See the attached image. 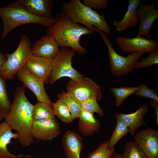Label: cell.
<instances>
[{
  "label": "cell",
  "instance_id": "6da1fadb",
  "mask_svg": "<svg viewBox=\"0 0 158 158\" xmlns=\"http://www.w3.org/2000/svg\"><path fill=\"white\" fill-rule=\"evenodd\" d=\"M34 105L28 99L25 94V88L17 87L16 90L10 111L5 118L11 128L19 135L20 144L26 147L33 143L34 138L32 130L34 120Z\"/></svg>",
  "mask_w": 158,
  "mask_h": 158
},
{
  "label": "cell",
  "instance_id": "7a4b0ae2",
  "mask_svg": "<svg viewBox=\"0 0 158 158\" xmlns=\"http://www.w3.org/2000/svg\"><path fill=\"white\" fill-rule=\"evenodd\" d=\"M55 19V23L47 28L46 34L53 37L61 47H69L80 54H85L87 51L80 44V39L83 35L94 32L85 26L74 23L62 13L56 15Z\"/></svg>",
  "mask_w": 158,
  "mask_h": 158
},
{
  "label": "cell",
  "instance_id": "3957f363",
  "mask_svg": "<svg viewBox=\"0 0 158 158\" xmlns=\"http://www.w3.org/2000/svg\"><path fill=\"white\" fill-rule=\"evenodd\" d=\"M0 17L3 23L2 38L4 39L13 30L24 24L35 23L46 27H51L55 23L52 17H43L31 13L20 0L0 8Z\"/></svg>",
  "mask_w": 158,
  "mask_h": 158
},
{
  "label": "cell",
  "instance_id": "277c9868",
  "mask_svg": "<svg viewBox=\"0 0 158 158\" xmlns=\"http://www.w3.org/2000/svg\"><path fill=\"white\" fill-rule=\"evenodd\" d=\"M62 13L73 22L80 23L96 32L93 26L105 34L111 33V29L105 18L104 12L99 15L96 11L85 5L79 0H71L62 5Z\"/></svg>",
  "mask_w": 158,
  "mask_h": 158
},
{
  "label": "cell",
  "instance_id": "5b68a950",
  "mask_svg": "<svg viewBox=\"0 0 158 158\" xmlns=\"http://www.w3.org/2000/svg\"><path fill=\"white\" fill-rule=\"evenodd\" d=\"M94 30L98 32L102 37L108 50L110 70L115 76H120L127 74L135 68L138 61L143 53L135 51L126 57L118 54L113 48L112 43L103 32L96 27Z\"/></svg>",
  "mask_w": 158,
  "mask_h": 158
},
{
  "label": "cell",
  "instance_id": "8992f818",
  "mask_svg": "<svg viewBox=\"0 0 158 158\" xmlns=\"http://www.w3.org/2000/svg\"><path fill=\"white\" fill-rule=\"evenodd\" d=\"M31 47L29 37L22 35L18 47L13 53L6 55L7 60L0 68V74L5 80L13 79L25 65L32 55Z\"/></svg>",
  "mask_w": 158,
  "mask_h": 158
},
{
  "label": "cell",
  "instance_id": "52a82bcc",
  "mask_svg": "<svg viewBox=\"0 0 158 158\" xmlns=\"http://www.w3.org/2000/svg\"><path fill=\"white\" fill-rule=\"evenodd\" d=\"M75 52L69 47H61L58 54L52 59V70L49 84H53L62 77H68L77 81L84 77L72 66V60Z\"/></svg>",
  "mask_w": 158,
  "mask_h": 158
},
{
  "label": "cell",
  "instance_id": "ba28073f",
  "mask_svg": "<svg viewBox=\"0 0 158 158\" xmlns=\"http://www.w3.org/2000/svg\"><path fill=\"white\" fill-rule=\"evenodd\" d=\"M66 90L78 103L89 100H100L102 91L98 85L90 78L83 77L78 80H70Z\"/></svg>",
  "mask_w": 158,
  "mask_h": 158
},
{
  "label": "cell",
  "instance_id": "9c48e42d",
  "mask_svg": "<svg viewBox=\"0 0 158 158\" xmlns=\"http://www.w3.org/2000/svg\"><path fill=\"white\" fill-rule=\"evenodd\" d=\"M158 5L157 0L146 5L140 3L137 9V15L140 25L138 29L137 36L144 35L147 39H152V35L151 30L153 23L158 18V9L155 7Z\"/></svg>",
  "mask_w": 158,
  "mask_h": 158
},
{
  "label": "cell",
  "instance_id": "30bf717a",
  "mask_svg": "<svg viewBox=\"0 0 158 158\" xmlns=\"http://www.w3.org/2000/svg\"><path fill=\"white\" fill-rule=\"evenodd\" d=\"M117 45L125 53L139 51L150 53L158 49V42L153 39H147L140 36L127 38L118 36L116 39Z\"/></svg>",
  "mask_w": 158,
  "mask_h": 158
},
{
  "label": "cell",
  "instance_id": "8fae6325",
  "mask_svg": "<svg viewBox=\"0 0 158 158\" xmlns=\"http://www.w3.org/2000/svg\"><path fill=\"white\" fill-rule=\"evenodd\" d=\"M16 75L23 83V87L29 88L34 94L37 102L48 104L52 103L45 91L44 81L36 76L24 66Z\"/></svg>",
  "mask_w": 158,
  "mask_h": 158
},
{
  "label": "cell",
  "instance_id": "7c38bea8",
  "mask_svg": "<svg viewBox=\"0 0 158 158\" xmlns=\"http://www.w3.org/2000/svg\"><path fill=\"white\" fill-rule=\"evenodd\" d=\"M134 142L147 158H158V130L149 127L135 134Z\"/></svg>",
  "mask_w": 158,
  "mask_h": 158
},
{
  "label": "cell",
  "instance_id": "4fadbf2b",
  "mask_svg": "<svg viewBox=\"0 0 158 158\" xmlns=\"http://www.w3.org/2000/svg\"><path fill=\"white\" fill-rule=\"evenodd\" d=\"M32 133L34 138L37 140H51L60 133V124L56 119L52 118L34 121Z\"/></svg>",
  "mask_w": 158,
  "mask_h": 158
},
{
  "label": "cell",
  "instance_id": "5bb4252c",
  "mask_svg": "<svg viewBox=\"0 0 158 158\" xmlns=\"http://www.w3.org/2000/svg\"><path fill=\"white\" fill-rule=\"evenodd\" d=\"M57 42L48 34L42 36L33 44L31 48L32 55L53 59L59 53L60 49Z\"/></svg>",
  "mask_w": 158,
  "mask_h": 158
},
{
  "label": "cell",
  "instance_id": "9a60e30c",
  "mask_svg": "<svg viewBox=\"0 0 158 158\" xmlns=\"http://www.w3.org/2000/svg\"><path fill=\"white\" fill-rule=\"evenodd\" d=\"M52 59L31 55L24 66L44 83L48 84L52 70Z\"/></svg>",
  "mask_w": 158,
  "mask_h": 158
},
{
  "label": "cell",
  "instance_id": "2e32d148",
  "mask_svg": "<svg viewBox=\"0 0 158 158\" xmlns=\"http://www.w3.org/2000/svg\"><path fill=\"white\" fill-rule=\"evenodd\" d=\"M148 111V106L146 104L132 113L116 114H115V118L116 120L122 121L129 128L130 135L134 136L139 127L145 124L144 117Z\"/></svg>",
  "mask_w": 158,
  "mask_h": 158
},
{
  "label": "cell",
  "instance_id": "e0dca14e",
  "mask_svg": "<svg viewBox=\"0 0 158 158\" xmlns=\"http://www.w3.org/2000/svg\"><path fill=\"white\" fill-rule=\"evenodd\" d=\"M62 144L67 158H80L84 144L80 135L71 130H67L63 137Z\"/></svg>",
  "mask_w": 158,
  "mask_h": 158
},
{
  "label": "cell",
  "instance_id": "ac0fdd59",
  "mask_svg": "<svg viewBox=\"0 0 158 158\" xmlns=\"http://www.w3.org/2000/svg\"><path fill=\"white\" fill-rule=\"evenodd\" d=\"M12 130L6 121L0 123V158H31V156L23 154L16 155L11 154L8 151L7 146L12 143L11 140L18 139L19 137L18 133H13Z\"/></svg>",
  "mask_w": 158,
  "mask_h": 158
},
{
  "label": "cell",
  "instance_id": "d6986e66",
  "mask_svg": "<svg viewBox=\"0 0 158 158\" xmlns=\"http://www.w3.org/2000/svg\"><path fill=\"white\" fill-rule=\"evenodd\" d=\"M127 10L123 19L120 21L114 19L113 22L116 27L115 30L121 32L132 27H135L138 23L137 9L140 3V0H128Z\"/></svg>",
  "mask_w": 158,
  "mask_h": 158
},
{
  "label": "cell",
  "instance_id": "ffe728a7",
  "mask_svg": "<svg viewBox=\"0 0 158 158\" xmlns=\"http://www.w3.org/2000/svg\"><path fill=\"white\" fill-rule=\"evenodd\" d=\"M78 118V131L83 136H92L100 130V121L95 117L94 114L81 111Z\"/></svg>",
  "mask_w": 158,
  "mask_h": 158
},
{
  "label": "cell",
  "instance_id": "44dd1931",
  "mask_svg": "<svg viewBox=\"0 0 158 158\" xmlns=\"http://www.w3.org/2000/svg\"><path fill=\"white\" fill-rule=\"evenodd\" d=\"M34 15L40 17H50L53 7L51 0H20Z\"/></svg>",
  "mask_w": 158,
  "mask_h": 158
},
{
  "label": "cell",
  "instance_id": "7402d4cb",
  "mask_svg": "<svg viewBox=\"0 0 158 158\" xmlns=\"http://www.w3.org/2000/svg\"><path fill=\"white\" fill-rule=\"evenodd\" d=\"M33 118L34 121L47 118L56 119L53 103L48 104L37 102L34 106Z\"/></svg>",
  "mask_w": 158,
  "mask_h": 158
},
{
  "label": "cell",
  "instance_id": "603a6c76",
  "mask_svg": "<svg viewBox=\"0 0 158 158\" xmlns=\"http://www.w3.org/2000/svg\"><path fill=\"white\" fill-rule=\"evenodd\" d=\"M6 80L0 74V116L4 119L9 114L12 104L7 93Z\"/></svg>",
  "mask_w": 158,
  "mask_h": 158
},
{
  "label": "cell",
  "instance_id": "cb8c5ba5",
  "mask_svg": "<svg viewBox=\"0 0 158 158\" xmlns=\"http://www.w3.org/2000/svg\"><path fill=\"white\" fill-rule=\"evenodd\" d=\"M57 96L67 106L74 119L78 118L81 111L80 106L71 95L67 92L63 91L58 93Z\"/></svg>",
  "mask_w": 158,
  "mask_h": 158
},
{
  "label": "cell",
  "instance_id": "d4e9b609",
  "mask_svg": "<svg viewBox=\"0 0 158 158\" xmlns=\"http://www.w3.org/2000/svg\"><path fill=\"white\" fill-rule=\"evenodd\" d=\"M53 107L55 115L63 122L68 124L74 120L71 112L66 105L58 99L53 103Z\"/></svg>",
  "mask_w": 158,
  "mask_h": 158
},
{
  "label": "cell",
  "instance_id": "484cf974",
  "mask_svg": "<svg viewBox=\"0 0 158 158\" xmlns=\"http://www.w3.org/2000/svg\"><path fill=\"white\" fill-rule=\"evenodd\" d=\"M122 158H147L134 141L127 142L123 147Z\"/></svg>",
  "mask_w": 158,
  "mask_h": 158
},
{
  "label": "cell",
  "instance_id": "4316f807",
  "mask_svg": "<svg viewBox=\"0 0 158 158\" xmlns=\"http://www.w3.org/2000/svg\"><path fill=\"white\" fill-rule=\"evenodd\" d=\"M137 87H121L119 88L111 87L110 89L116 98V106H122L123 102L129 96L135 94Z\"/></svg>",
  "mask_w": 158,
  "mask_h": 158
},
{
  "label": "cell",
  "instance_id": "83f0119b",
  "mask_svg": "<svg viewBox=\"0 0 158 158\" xmlns=\"http://www.w3.org/2000/svg\"><path fill=\"white\" fill-rule=\"evenodd\" d=\"M114 148L109 146V140L102 143L96 149L90 153L86 158H113Z\"/></svg>",
  "mask_w": 158,
  "mask_h": 158
},
{
  "label": "cell",
  "instance_id": "f1b7e54d",
  "mask_svg": "<svg viewBox=\"0 0 158 158\" xmlns=\"http://www.w3.org/2000/svg\"><path fill=\"white\" fill-rule=\"evenodd\" d=\"M116 121V127L109 140V146L110 148H114L119 140L129 132V128L122 121L119 120Z\"/></svg>",
  "mask_w": 158,
  "mask_h": 158
},
{
  "label": "cell",
  "instance_id": "f546056e",
  "mask_svg": "<svg viewBox=\"0 0 158 158\" xmlns=\"http://www.w3.org/2000/svg\"><path fill=\"white\" fill-rule=\"evenodd\" d=\"M81 111H84L94 114H98L100 116H104L103 109L95 100H89L78 103Z\"/></svg>",
  "mask_w": 158,
  "mask_h": 158
},
{
  "label": "cell",
  "instance_id": "4dcf8cb0",
  "mask_svg": "<svg viewBox=\"0 0 158 158\" xmlns=\"http://www.w3.org/2000/svg\"><path fill=\"white\" fill-rule=\"evenodd\" d=\"M135 94L138 96L150 99L152 101L158 103L156 91L150 87L146 83H142L137 87Z\"/></svg>",
  "mask_w": 158,
  "mask_h": 158
},
{
  "label": "cell",
  "instance_id": "1f68e13d",
  "mask_svg": "<svg viewBox=\"0 0 158 158\" xmlns=\"http://www.w3.org/2000/svg\"><path fill=\"white\" fill-rule=\"evenodd\" d=\"M158 63V49L149 53V55L142 58L138 62L136 68H142L149 67Z\"/></svg>",
  "mask_w": 158,
  "mask_h": 158
},
{
  "label": "cell",
  "instance_id": "d6a6232c",
  "mask_svg": "<svg viewBox=\"0 0 158 158\" xmlns=\"http://www.w3.org/2000/svg\"><path fill=\"white\" fill-rule=\"evenodd\" d=\"M83 4L92 9H105L109 6L108 0H83Z\"/></svg>",
  "mask_w": 158,
  "mask_h": 158
},
{
  "label": "cell",
  "instance_id": "836d02e7",
  "mask_svg": "<svg viewBox=\"0 0 158 158\" xmlns=\"http://www.w3.org/2000/svg\"><path fill=\"white\" fill-rule=\"evenodd\" d=\"M150 103L152 107L154 108L156 111L157 115L156 122L157 125L158 124V103H156L153 101H150Z\"/></svg>",
  "mask_w": 158,
  "mask_h": 158
},
{
  "label": "cell",
  "instance_id": "e575fe53",
  "mask_svg": "<svg viewBox=\"0 0 158 158\" xmlns=\"http://www.w3.org/2000/svg\"><path fill=\"white\" fill-rule=\"evenodd\" d=\"M7 58L6 55H3L0 51V68L6 62Z\"/></svg>",
  "mask_w": 158,
  "mask_h": 158
},
{
  "label": "cell",
  "instance_id": "d590c367",
  "mask_svg": "<svg viewBox=\"0 0 158 158\" xmlns=\"http://www.w3.org/2000/svg\"><path fill=\"white\" fill-rule=\"evenodd\" d=\"M113 158H122V155L121 154H114Z\"/></svg>",
  "mask_w": 158,
  "mask_h": 158
},
{
  "label": "cell",
  "instance_id": "8d00e7d4",
  "mask_svg": "<svg viewBox=\"0 0 158 158\" xmlns=\"http://www.w3.org/2000/svg\"><path fill=\"white\" fill-rule=\"evenodd\" d=\"M3 119L4 118H3L0 116V121Z\"/></svg>",
  "mask_w": 158,
  "mask_h": 158
},
{
  "label": "cell",
  "instance_id": "74e56055",
  "mask_svg": "<svg viewBox=\"0 0 158 158\" xmlns=\"http://www.w3.org/2000/svg\"></svg>",
  "mask_w": 158,
  "mask_h": 158
}]
</instances>
